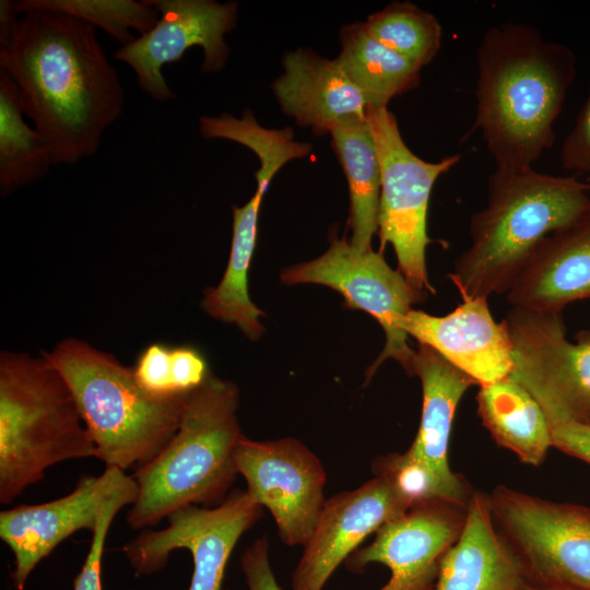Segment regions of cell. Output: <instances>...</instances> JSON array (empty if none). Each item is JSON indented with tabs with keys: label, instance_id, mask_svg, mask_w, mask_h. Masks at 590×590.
<instances>
[{
	"label": "cell",
	"instance_id": "obj_17",
	"mask_svg": "<svg viewBox=\"0 0 590 590\" xmlns=\"http://www.w3.org/2000/svg\"><path fill=\"white\" fill-rule=\"evenodd\" d=\"M408 337L439 354L470 377L487 385L511 375L515 363L506 324L495 321L486 297H462L445 316L411 309L401 322Z\"/></svg>",
	"mask_w": 590,
	"mask_h": 590
},
{
	"label": "cell",
	"instance_id": "obj_14",
	"mask_svg": "<svg viewBox=\"0 0 590 590\" xmlns=\"http://www.w3.org/2000/svg\"><path fill=\"white\" fill-rule=\"evenodd\" d=\"M133 488L132 475L106 467L98 476L83 475L72 492L60 498L2 510L0 538L13 555L10 577L14 588L23 590L36 566L70 535L83 529L93 533L104 505Z\"/></svg>",
	"mask_w": 590,
	"mask_h": 590
},
{
	"label": "cell",
	"instance_id": "obj_35",
	"mask_svg": "<svg viewBox=\"0 0 590 590\" xmlns=\"http://www.w3.org/2000/svg\"><path fill=\"white\" fill-rule=\"evenodd\" d=\"M240 567L248 590H282L272 570L269 541L266 536L255 540L244 551Z\"/></svg>",
	"mask_w": 590,
	"mask_h": 590
},
{
	"label": "cell",
	"instance_id": "obj_30",
	"mask_svg": "<svg viewBox=\"0 0 590 590\" xmlns=\"http://www.w3.org/2000/svg\"><path fill=\"white\" fill-rule=\"evenodd\" d=\"M371 470L387 479L411 507L435 499L452 502L432 470L406 451L377 457Z\"/></svg>",
	"mask_w": 590,
	"mask_h": 590
},
{
	"label": "cell",
	"instance_id": "obj_25",
	"mask_svg": "<svg viewBox=\"0 0 590 590\" xmlns=\"http://www.w3.org/2000/svg\"><path fill=\"white\" fill-rule=\"evenodd\" d=\"M342 49L335 58L368 101L384 107L393 97L420 84L421 68L371 36L364 23L340 33Z\"/></svg>",
	"mask_w": 590,
	"mask_h": 590
},
{
	"label": "cell",
	"instance_id": "obj_16",
	"mask_svg": "<svg viewBox=\"0 0 590 590\" xmlns=\"http://www.w3.org/2000/svg\"><path fill=\"white\" fill-rule=\"evenodd\" d=\"M410 508L393 485L377 475L326 499L293 571L291 590H322L369 534Z\"/></svg>",
	"mask_w": 590,
	"mask_h": 590
},
{
	"label": "cell",
	"instance_id": "obj_2",
	"mask_svg": "<svg viewBox=\"0 0 590 590\" xmlns=\"http://www.w3.org/2000/svg\"><path fill=\"white\" fill-rule=\"evenodd\" d=\"M476 114L497 168L533 167L555 140V122L577 75V57L523 23L488 28L477 47Z\"/></svg>",
	"mask_w": 590,
	"mask_h": 590
},
{
	"label": "cell",
	"instance_id": "obj_26",
	"mask_svg": "<svg viewBox=\"0 0 590 590\" xmlns=\"http://www.w3.org/2000/svg\"><path fill=\"white\" fill-rule=\"evenodd\" d=\"M54 164L51 152L40 135L24 119L20 90L0 71V193L42 179Z\"/></svg>",
	"mask_w": 590,
	"mask_h": 590
},
{
	"label": "cell",
	"instance_id": "obj_27",
	"mask_svg": "<svg viewBox=\"0 0 590 590\" xmlns=\"http://www.w3.org/2000/svg\"><path fill=\"white\" fill-rule=\"evenodd\" d=\"M200 131L206 139H226L249 148L257 154L260 167L256 173L257 187L268 190L273 176L294 158L307 156L311 146L294 141L291 128L270 130L258 125L250 110L240 118L229 114L203 116Z\"/></svg>",
	"mask_w": 590,
	"mask_h": 590
},
{
	"label": "cell",
	"instance_id": "obj_36",
	"mask_svg": "<svg viewBox=\"0 0 590 590\" xmlns=\"http://www.w3.org/2000/svg\"><path fill=\"white\" fill-rule=\"evenodd\" d=\"M552 446L590 464V425L568 417L546 416Z\"/></svg>",
	"mask_w": 590,
	"mask_h": 590
},
{
	"label": "cell",
	"instance_id": "obj_8",
	"mask_svg": "<svg viewBox=\"0 0 590 590\" xmlns=\"http://www.w3.org/2000/svg\"><path fill=\"white\" fill-rule=\"evenodd\" d=\"M375 139L381 189L378 212L380 251L390 244L398 270L418 294H434L426 268L427 212L437 179L456 166L460 154L438 162L424 161L405 144L394 115L387 106H369L366 113Z\"/></svg>",
	"mask_w": 590,
	"mask_h": 590
},
{
	"label": "cell",
	"instance_id": "obj_38",
	"mask_svg": "<svg viewBox=\"0 0 590 590\" xmlns=\"http://www.w3.org/2000/svg\"><path fill=\"white\" fill-rule=\"evenodd\" d=\"M530 590H542V589H536V588H533V587H531V589H530Z\"/></svg>",
	"mask_w": 590,
	"mask_h": 590
},
{
	"label": "cell",
	"instance_id": "obj_7",
	"mask_svg": "<svg viewBox=\"0 0 590 590\" xmlns=\"http://www.w3.org/2000/svg\"><path fill=\"white\" fill-rule=\"evenodd\" d=\"M494 523L531 587L590 590V507L499 485L487 494Z\"/></svg>",
	"mask_w": 590,
	"mask_h": 590
},
{
	"label": "cell",
	"instance_id": "obj_31",
	"mask_svg": "<svg viewBox=\"0 0 590 590\" xmlns=\"http://www.w3.org/2000/svg\"><path fill=\"white\" fill-rule=\"evenodd\" d=\"M137 494L138 488H133L113 497L104 505L97 527L92 533L84 564L73 580V590H103L102 562L109 528L117 514L134 503Z\"/></svg>",
	"mask_w": 590,
	"mask_h": 590
},
{
	"label": "cell",
	"instance_id": "obj_24",
	"mask_svg": "<svg viewBox=\"0 0 590 590\" xmlns=\"http://www.w3.org/2000/svg\"><path fill=\"white\" fill-rule=\"evenodd\" d=\"M330 134L350 189V243L362 251L371 250L378 232L381 169L370 125L367 117H349L334 125Z\"/></svg>",
	"mask_w": 590,
	"mask_h": 590
},
{
	"label": "cell",
	"instance_id": "obj_9",
	"mask_svg": "<svg viewBox=\"0 0 590 590\" xmlns=\"http://www.w3.org/2000/svg\"><path fill=\"white\" fill-rule=\"evenodd\" d=\"M515 368L511 375L546 416L590 425V329L566 338L562 311L511 307L503 319Z\"/></svg>",
	"mask_w": 590,
	"mask_h": 590
},
{
	"label": "cell",
	"instance_id": "obj_29",
	"mask_svg": "<svg viewBox=\"0 0 590 590\" xmlns=\"http://www.w3.org/2000/svg\"><path fill=\"white\" fill-rule=\"evenodd\" d=\"M19 13L28 10L60 12L95 28L101 27L122 46L150 31L158 21L160 13L146 0H20L15 1Z\"/></svg>",
	"mask_w": 590,
	"mask_h": 590
},
{
	"label": "cell",
	"instance_id": "obj_37",
	"mask_svg": "<svg viewBox=\"0 0 590 590\" xmlns=\"http://www.w3.org/2000/svg\"><path fill=\"white\" fill-rule=\"evenodd\" d=\"M17 9L15 1H0V46L5 44L17 23Z\"/></svg>",
	"mask_w": 590,
	"mask_h": 590
},
{
	"label": "cell",
	"instance_id": "obj_39",
	"mask_svg": "<svg viewBox=\"0 0 590 590\" xmlns=\"http://www.w3.org/2000/svg\"><path fill=\"white\" fill-rule=\"evenodd\" d=\"M587 180L590 181V176L587 177Z\"/></svg>",
	"mask_w": 590,
	"mask_h": 590
},
{
	"label": "cell",
	"instance_id": "obj_21",
	"mask_svg": "<svg viewBox=\"0 0 590 590\" xmlns=\"http://www.w3.org/2000/svg\"><path fill=\"white\" fill-rule=\"evenodd\" d=\"M511 548L498 532L487 494L473 491L464 526L444 555L434 590H530Z\"/></svg>",
	"mask_w": 590,
	"mask_h": 590
},
{
	"label": "cell",
	"instance_id": "obj_1",
	"mask_svg": "<svg viewBox=\"0 0 590 590\" xmlns=\"http://www.w3.org/2000/svg\"><path fill=\"white\" fill-rule=\"evenodd\" d=\"M0 71L17 85L24 115L54 164L93 156L122 114L125 92L96 28L70 15L28 10L0 46Z\"/></svg>",
	"mask_w": 590,
	"mask_h": 590
},
{
	"label": "cell",
	"instance_id": "obj_18",
	"mask_svg": "<svg viewBox=\"0 0 590 590\" xmlns=\"http://www.w3.org/2000/svg\"><path fill=\"white\" fill-rule=\"evenodd\" d=\"M506 298L511 307L551 311L590 299V204L541 241Z\"/></svg>",
	"mask_w": 590,
	"mask_h": 590
},
{
	"label": "cell",
	"instance_id": "obj_15",
	"mask_svg": "<svg viewBox=\"0 0 590 590\" xmlns=\"http://www.w3.org/2000/svg\"><path fill=\"white\" fill-rule=\"evenodd\" d=\"M467 507L442 499L412 506L352 553L346 569L362 574L368 565L381 564L390 578L379 590H434L440 562L464 526Z\"/></svg>",
	"mask_w": 590,
	"mask_h": 590
},
{
	"label": "cell",
	"instance_id": "obj_22",
	"mask_svg": "<svg viewBox=\"0 0 590 590\" xmlns=\"http://www.w3.org/2000/svg\"><path fill=\"white\" fill-rule=\"evenodd\" d=\"M477 414L500 447L538 467L552 446L547 417L529 390L512 375L479 386Z\"/></svg>",
	"mask_w": 590,
	"mask_h": 590
},
{
	"label": "cell",
	"instance_id": "obj_6",
	"mask_svg": "<svg viewBox=\"0 0 590 590\" xmlns=\"http://www.w3.org/2000/svg\"><path fill=\"white\" fill-rule=\"evenodd\" d=\"M95 458L73 396L45 358L0 353V503H12L50 467Z\"/></svg>",
	"mask_w": 590,
	"mask_h": 590
},
{
	"label": "cell",
	"instance_id": "obj_33",
	"mask_svg": "<svg viewBox=\"0 0 590 590\" xmlns=\"http://www.w3.org/2000/svg\"><path fill=\"white\" fill-rule=\"evenodd\" d=\"M560 164L577 175L590 176V84L576 121L563 141Z\"/></svg>",
	"mask_w": 590,
	"mask_h": 590
},
{
	"label": "cell",
	"instance_id": "obj_4",
	"mask_svg": "<svg viewBox=\"0 0 590 590\" xmlns=\"http://www.w3.org/2000/svg\"><path fill=\"white\" fill-rule=\"evenodd\" d=\"M238 405L237 386L213 374L187 396L173 438L132 474L138 494L129 527L146 529L180 508L225 500L239 475L234 457L243 435Z\"/></svg>",
	"mask_w": 590,
	"mask_h": 590
},
{
	"label": "cell",
	"instance_id": "obj_23",
	"mask_svg": "<svg viewBox=\"0 0 590 590\" xmlns=\"http://www.w3.org/2000/svg\"><path fill=\"white\" fill-rule=\"evenodd\" d=\"M264 190L256 193L243 206L233 205V236L226 270L220 283L204 292L201 306L212 318L233 323L249 339L264 332L260 317L264 316L250 299L248 271L255 251L258 216Z\"/></svg>",
	"mask_w": 590,
	"mask_h": 590
},
{
	"label": "cell",
	"instance_id": "obj_19",
	"mask_svg": "<svg viewBox=\"0 0 590 590\" xmlns=\"http://www.w3.org/2000/svg\"><path fill=\"white\" fill-rule=\"evenodd\" d=\"M414 375L421 380L423 404L418 430L406 452L432 470L450 500L468 505L473 491L451 471L448 447L458 404L475 382L423 344L412 362Z\"/></svg>",
	"mask_w": 590,
	"mask_h": 590
},
{
	"label": "cell",
	"instance_id": "obj_20",
	"mask_svg": "<svg viewBox=\"0 0 590 590\" xmlns=\"http://www.w3.org/2000/svg\"><path fill=\"white\" fill-rule=\"evenodd\" d=\"M273 92L283 111L318 134L349 117H366L368 101L337 59L298 49L283 58Z\"/></svg>",
	"mask_w": 590,
	"mask_h": 590
},
{
	"label": "cell",
	"instance_id": "obj_11",
	"mask_svg": "<svg viewBox=\"0 0 590 590\" xmlns=\"http://www.w3.org/2000/svg\"><path fill=\"white\" fill-rule=\"evenodd\" d=\"M263 514L246 489H232L215 507L188 506L161 530H144L121 551L138 575L163 569L175 550H188L193 571L188 590H222L227 562L240 536Z\"/></svg>",
	"mask_w": 590,
	"mask_h": 590
},
{
	"label": "cell",
	"instance_id": "obj_10",
	"mask_svg": "<svg viewBox=\"0 0 590 590\" xmlns=\"http://www.w3.org/2000/svg\"><path fill=\"white\" fill-rule=\"evenodd\" d=\"M281 280L286 285L311 283L331 287L349 307L368 312L380 323L386 343L367 370V380L388 358L399 362L411 376L415 351L401 322L412 305L425 296L413 290L398 269L389 267L381 251H362L350 241L335 239L319 258L284 270Z\"/></svg>",
	"mask_w": 590,
	"mask_h": 590
},
{
	"label": "cell",
	"instance_id": "obj_3",
	"mask_svg": "<svg viewBox=\"0 0 590 590\" xmlns=\"http://www.w3.org/2000/svg\"><path fill=\"white\" fill-rule=\"evenodd\" d=\"M487 192L470 219V246L448 274L461 298L507 294L541 241L590 204V181L533 167H496Z\"/></svg>",
	"mask_w": 590,
	"mask_h": 590
},
{
	"label": "cell",
	"instance_id": "obj_13",
	"mask_svg": "<svg viewBox=\"0 0 590 590\" xmlns=\"http://www.w3.org/2000/svg\"><path fill=\"white\" fill-rule=\"evenodd\" d=\"M160 19L146 33L121 46L114 58L129 66L138 85L156 102L174 98L162 69L200 46L203 72L222 69L228 57L225 35L234 30L237 3L213 0H146Z\"/></svg>",
	"mask_w": 590,
	"mask_h": 590
},
{
	"label": "cell",
	"instance_id": "obj_5",
	"mask_svg": "<svg viewBox=\"0 0 590 590\" xmlns=\"http://www.w3.org/2000/svg\"><path fill=\"white\" fill-rule=\"evenodd\" d=\"M45 358L67 382L96 447V459L122 471L150 462L173 438L187 394L146 392L133 367L78 338H66Z\"/></svg>",
	"mask_w": 590,
	"mask_h": 590
},
{
	"label": "cell",
	"instance_id": "obj_12",
	"mask_svg": "<svg viewBox=\"0 0 590 590\" xmlns=\"http://www.w3.org/2000/svg\"><path fill=\"white\" fill-rule=\"evenodd\" d=\"M248 494L267 508L281 541L304 546L326 502L327 473L320 459L300 440H253L245 435L234 450Z\"/></svg>",
	"mask_w": 590,
	"mask_h": 590
},
{
	"label": "cell",
	"instance_id": "obj_34",
	"mask_svg": "<svg viewBox=\"0 0 590 590\" xmlns=\"http://www.w3.org/2000/svg\"><path fill=\"white\" fill-rule=\"evenodd\" d=\"M206 361L193 347H172L173 386L177 394H187L199 388L210 376Z\"/></svg>",
	"mask_w": 590,
	"mask_h": 590
},
{
	"label": "cell",
	"instance_id": "obj_32",
	"mask_svg": "<svg viewBox=\"0 0 590 590\" xmlns=\"http://www.w3.org/2000/svg\"><path fill=\"white\" fill-rule=\"evenodd\" d=\"M133 371L139 385L150 394L161 398L181 396L173 386L172 347L150 344L138 357Z\"/></svg>",
	"mask_w": 590,
	"mask_h": 590
},
{
	"label": "cell",
	"instance_id": "obj_28",
	"mask_svg": "<svg viewBox=\"0 0 590 590\" xmlns=\"http://www.w3.org/2000/svg\"><path fill=\"white\" fill-rule=\"evenodd\" d=\"M364 24L377 40L421 69L441 47L442 28L436 16L410 2H391Z\"/></svg>",
	"mask_w": 590,
	"mask_h": 590
}]
</instances>
